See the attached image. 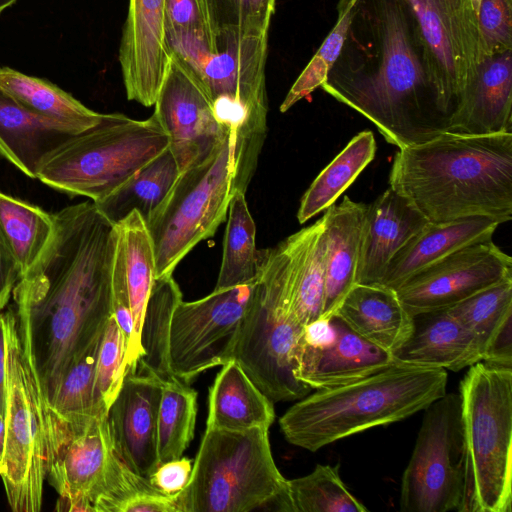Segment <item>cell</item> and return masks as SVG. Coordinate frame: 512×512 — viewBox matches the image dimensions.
Instances as JSON below:
<instances>
[{"mask_svg": "<svg viewBox=\"0 0 512 512\" xmlns=\"http://www.w3.org/2000/svg\"><path fill=\"white\" fill-rule=\"evenodd\" d=\"M424 417L400 484L402 512H461L465 444L459 393L446 392Z\"/></svg>", "mask_w": 512, "mask_h": 512, "instance_id": "obj_11", "label": "cell"}, {"mask_svg": "<svg viewBox=\"0 0 512 512\" xmlns=\"http://www.w3.org/2000/svg\"><path fill=\"white\" fill-rule=\"evenodd\" d=\"M5 448V415L0 413V463L3 458Z\"/></svg>", "mask_w": 512, "mask_h": 512, "instance_id": "obj_52", "label": "cell"}, {"mask_svg": "<svg viewBox=\"0 0 512 512\" xmlns=\"http://www.w3.org/2000/svg\"><path fill=\"white\" fill-rule=\"evenodd\" d=\"M231 130L214 155L180 173L155 214L146 222L156 262V278L173 275L181 260L212 237L226 219L231 199L246 192L257 166Z\"/></svg>", "mask_w": 512, "mask_h": 512, "instance_id": "obj_6", "label": "cell"}, {"mask_svg": "<svg viewBox=\"0 0 512 512\" xmlns=\"http://www.w3.org/2000/svg\"><path fill=\"white\" fill-rule=\"evenodd\" d=\"M51 414L13 309L7 311L5 448L0 477L15 512H38L48 473Z\"/></svg>", "mask_w": 512, "mask_h": 512, "instance_id": "obj_9", "label": "cell"}, {"mask_svg": "<svg viewBox=\"0 0 512 512\" xmlns=\"http://www.w3.org/2000/svg\"><path fill=\"white\" fill-rule=\"evenodd\" d=\"M0 88L33 113L77 133L100 124L107 117L89 109L51 82L9 67L0 68Z\"/></svg>", "mask_w": 512, "mask_h": 512, "instance_id": "obj_32", "label": "cell"}, {"mask_svg": "<svg viewBox=\"0 0 512 512\" xmlns=\"http://www.w3.org/2000/svg\"><path fill=\"white\" fill-rule=\"evenodd\" d=\"M427 223L426 218L391 187L367 205L356 284L378 285L391 259Z\"/></svg>", "mask_w": 512, "mask_h": 512, "instance_id": "obj_21", "label": "cell"}, {"mask_svg": "<svg viewBox=\"0 0 512 512\" xmlns=\"http://www.w3.org/2000/svg\"><path fill=\"white\" fill-rule=\"evenodd\" d=\"M73 129L39 116L0 88V155L26 176L37 179L45 159Z\"/></svg>", "mask_w": 512, "mask_h": 512, "instance_id": "obj_27", "label": "cell"}, {"mask_svg": "<svg viewBox=\"0 0 512 512\" xmlns=\"http://www.w3.org/2000/svg\"><path fill=\"white\" fill-rule=\"evenodd\" d=\"M481 361L512 369V319L508 320L491 340Z\"/></svg>", "mask_w": 512, "mask_h": 512, "instance_id": "obj_49", "label": "cell"}, {"mask_svg": "<svg viewBox=\"0 0 512 512\" xmlns=\"http://www.w3.org/2000/svg\"><path fill=\"white\" fill-rule=\"evenodd\" d=\"M179 175L176 160L166 148L113 193L94 204L114 225L132 211H137L146 223L166 199Z\"/></svg>", "mask_w": 512, "mask_h": 512, "instance_id": "obj_31", "label": "cell"}, {"mask_svg": "<svg viewBox=\"0 0 512 512\" xmlns=\"http://www.w3.org/2000/svg\"><path fill=\"white\" fill-rule=\"evenodd\" d=\"M429 55L441 106L449 123L482 61L479 0H405Z\"/></svg>", "mask_w": 512, "mask_h": 512, "instance_id": "obj_15", "label": "cell"}, {"mask_svg": "<svg viewBox=\"0 0 512 512\" xmlns=\"http://www.w3.org/2000/svg\"><path fill=\"white\" fill-rule=\"evenodd\" d=\"M268 34L219 35L217 51L192 71L220 124L260 156L267 136Z\"/></svg>", "mask_w": 512, "mask_h": 512, "instance_id": "obj_10", "label": "cell"}, {"mask_svg": "<svg viewBox=\"0 0 512 512\" xmlns=\"http://www.w3.org/2000/svg\"><path fill=\"white\" fill-rule=\"evenodd\" d=\"M154 106L180 173L214 155L233 130L220 124L197 77L173 53Z\"/></svg>", "mask_w": 512, "mask_h": 512, "instance_id": "obj_18", "label": "cell"}, {"mask_svg": "<svg viewBox=\"0 0 512 512\" xmlns=\"http://www.w3.org/2000/svg\"><path fill=\"white\" fill-rule=\"evenodd\" d=\"M458 393L465 444L461 512H511L512 369L479 361Z\"/></svg>", "mask_w": 512, "mask_h": 512, "instance_id": "obj_7", "label": "cell"}, {"mask_svg": "<svg viewBox=\"0 0 512 512\" xmlns=\"http://www.w3.org/2000/svg\"><path fill=\"white\" fill-rule=\"evenodd\" d=\"M53 218L50 240L12 292L47 405L113 314L116 248L115 225L92 201L67 206Z\"/></svg>", "mask_w": 512, "mask_h": 512, "instance_id": "obj_1", "label": "cell"}, {"mask_svg": "<svg viewBox=\"0 0 512 512\" xmlns=\"http://www.w3.org/2000/svg\"><path fill=\"white\" fill-rule=\"evenodd\" d=\"M192 460L180 457L159 463L153 473L148 477L150 483L167 496L179 495L188 485Z\"/></svg>", "mask_w": 512, "mask_h": 512, "instance_id": "obj_47", "label": "cell"}, {"mask_svg": "<svg viewBox=\"0 0 512 512\" xmlns=\"http://www.w3.org/2000/svg\"><path fill=\"white\" fill-rule=\"evenodd\" d=\"M197 392L178 379L165 382L157 421L159 463L180 458L194 436Z\"/></svg>", "mask_w": 512, "mask_h": 512, "instance_id": "obj_38", "label": "cell"}, {"mask_svg": "<svg viewBox=\"0 0 512 512\" xmlns=\"http://www.w3.org/2000/svg\"><path fill=\"white\" fill-rule=\"evenodd\" d=\"M483 57L512 49V0H479Z\"/></svg>", "mask_w": 512, "mask_h": 512, "instance_id": "obj_46", "label": "cell"}, {"mask_svg": "<svg viewBox=\"0 0 512 512\" xmlns=\"http://www.w3.org/2000/svg\"><path fill=\"white\" fill-rule=\"evenodd\" d=\"M366 206L344 196L340 204H333L324 211L325 289L321 319L334 317L340 303L356 284Z\"/></svg>", "mask_w": 512, "mask_h": 512, "instance_id": "obj_26", "label": "cell"}, {"mask_svg": "<svg viewBox=\"0 0 512 512\" xmlns=\"http://www.w3.org/2000/svg\"><path fill=\"white\" fill-rule=\"evenodd\" d=\"M389 187L428 222L488 217L512 219V132L465 135L444 132L400 148Z\"/></svg>", "mask_w": 512, "mask_h": 512, "instance_id": "obj_3", "label": "cell"}, {"mask_svg": "<svg viewBox=\"0 0 512 512\" xmlns=\"http://www.w3.org/2000/svg\"><path fill=\"white\" fill-rule=\"evenodd\" d=\"M162 386L152 374L126 372L107 415L118 455L132 471L147 478L159 464L157 421Z\"/></svg>", "mask_w": 512, "mask_h": 512, "instance_id": "obj_20", "label": "cell"}, {"mask_svg": "<svg viewBox=\"0 0 512 512\" xmlns=\"http://www.w3.org/2000/svg\"><path fill=\"white\" fill-rule=\"evenodd\" d=\"M325 217L259 250L253 291L276 318L305 326L321 317L325 289Z\"/></svg>", "mask_w": 512, "mask_h": 512, "instance_id": "obj_13", "label": "cell"}, {"mask_svg": "<svg viewBox=\"0 0 512 512\" xmlns=\"http://www.w3.org/2000/svg\"><path fill=\"white\" fill-rule=\"evenodd\" d=\"M178 496L163 494L124 462L99 512H179Z\"/></svg>", "mask_w": 512, "mask_h": 512, "instance_id": "obj_43", "label": "cell"}, {"mask_svg": "<svg viewBox=\"0 0 512 512\" xmlns=\"http://www.w3.org/2000/svg\"><path fill=\"white\" fill-rule=\"evenodd\" d=\"M302 328L272 315L254 293L252 284L232 360L272 401L299 400L312 390L294 374Z\"/></svg>", "mask_w": 512, "mask_h": 512, "instance_id": "obj_16", "label": "cell"}, {"mask_svg": "<svg viewBox=\"0 0 512 512\" xmlns=\"http://www.w3.org/2000/svg\"><path fill=\"white\" fill-rule=\"evenodd\" d=\"M275 419L273 401L234 360L222 365L209 389L207 427L223 430L267 428Z\"/></svg>", "mask_w": 512, "mask_h": 512, "instance_id": "obj_30", "label": "cell"}, {"mask_svg": "<svg viewBox=\"0 0 512 512\" xmlns=\"http://www.w3.org/2000/svg\"><path fill=\"white\" fill-rule=\"evenodd\" d=\"M19 278V268L0 242V311L8 304Z\"/></svg>", "mask_w": 512, "mask_h": 512, "instance_id": "obj_50", "label": "cell"}, {"mask_svg": "<svg viewBox=\"0 0 512 512\" xmlns=\"http://www.w3.org/2000/svg\"><path fill=\"white\" fill-rule=\"evenodd\" d=\"M404 148L448 132L418 21L405 0H357L341 52L320 86Z\"/></svg>", "mask_w": 512, "mask_h": 512, "instance_id": "obj_2", "label": "cell"}, {"mask_svg": "<svg viewBox=\"0 0 512 512\" xmlns=\"http://www.w3.org/2000/svg\"><path fill=\"white\" fill-rule=\"evenodd\" d=\"M101 337L66 371L48 403L51 413L70 424L108 413L95 398V367Z\"/></svg>", "mask_w": 512, "mask_h": 512, "instance_id": "obj_39", "label": "cell"}, {"mask_svg": "<svg viewBox=\"0 0 512 512\" xmlns=\"http://www.w3.org/2000/svg\"><path fill=\"white\" fill-rule=\"evenodd\" d=\"M294 512H366L368 509L348 490L339 465L317 464L309 474L288 480Z\"/></svg>", "mask_w": 512, "mask_h": 512, "instance_id": "obj_40", "label": "cell"}, {"mask_svg": "<svg viewBox=\"0 0 512 512\" xmlns=\"http://www.w3.org/2000/svg\"><path fill=\"white\" fill-rule=\"evenodd\" d=\"M245 193L238 190L229 204L222 262L215 289L251 285L259 273L256 226Z\"/></svg>", "mask_w": 512, "mask_h": 512, "instance_id": "obj_36", "label": "cell"}, {"mask_svg": "<svg viewBox=\"0 0 512 512\" xmlns=\"http://www.w3.org/2000/svg\"><path fill=\"white\" fill-rule=\"evenodd\" d=\"M104 412L86 422H58L47 438L50 484L59 497L55 510L98 512L123 460Z\"/></svg>", "mask_w": 512, "mask_h": 512, "instance_id": "obj_12", "label": "cell"}, {"mask_svg": "<svg viewBox=\"0 0 512 512\" xmlns=\"http://www.w3.org/2000/svg\"><path fill=\"white\" fill-rule=\"evenodd\" d=\"M6 327L7 311L0 312V413L6 409Z\"/></svg>", "mask_w": 512, "mask_h": 512, "instance_id": "obj_51", "label": "cell"}, {"mask_svg": "<svg viewBox=\"0 0 512 512\" xmlns=\"http://www.w3.org/2000/svg\"><path fill=\"white\" fill-rule=\"evenodd\" d=\"M126 345L112 314L101 337L95 367V398L107 411L115 400L126 374Z\"/></svg>", "mask_w": 512, "mask_h": 512, "instance_id": "obj_45", "label": "cell"}, {"mask_svg": "<svg viewBox=\"0 0 512 512\" xmlns=\"http://www.w3.org/2000/svg\"><path fill=\"white\" fill-rule=\"evenodd\" d=\"M334 317L391 354L405 342L413 326V316L404 308L396 291L380 285L355 284Z\"/></svg>", "mask_w": 512, "mask_h": 512, "instance_id": "obj_28", "label": "cell"}, {"mask_svg": "<svg viewBox=\"0 0 512 512\" xmlns=\"http://www.w3.org/2000/svg\"><path fill=\"white\" fill-rule=\"evenodd\" d=\"M288 480L273 459L269 429L206 428L179 512H294Z\"/></svg>", "mask_w": 512, "mask_h": 512, "instance_id": "obj_5", "label": "cell"}, {"mask_svg": "<svg viewBox=\"0 0 512 512\" xmlns=\"http://www.w3.org/2000/svg\"><path fill=\"white\" fill-rule=\"evenodd\" d=\"M54 230L53 214L0 191V242L23 275L39 258Z\"/></svg>", "mask_w": 512, "mask_h": 512, "instance_id": "obj_35", "label": "cell"}, {"mask_svg": "<svg viewBox=\"0 0 512 512\" xmlns=\"http://www.w3.org/2000/svg\"><path fill=\"white\" fill-rule=\"evenodd\" d=\"M356 1L339 0L337 4L338 19L335 26L291 86L280 105L281 112L288 111L298 101L309 96L319 88L325 81L328 72L341 52Z\"/></svg>", "mask_w": 512, "mask_h": 512, "instance_id": "obj_42", "label": "cell"}, {"mask_svg": "<svg viewBox=\"0 0 512 512\" xmlns=\"http://www.w3.org/2000/svg\"><path fill=\"white\" fill-rule=\"evenodd\" d=\"M219 35L268 34L276 0H206Z\"/></svg>", "mask_w": 512, "mask_h": 512, "instance_id": "obj_44", "label": "cell"}, {"mask_svg": "<svg viewBox=\"0 0 512 512\" xmlns=\"http://www.w3.org/2000/svg\"><path fill=\"white\" fill-rule=\"evenodd\" d=\"M115 231L116 253L123 266L134 321L133 340L125 357L127 372L135 367L141 356L140 331L156 280V262L150 233L137 211L115 224Z\"/></svg>", "mask_w": 512, "mask_h": 512, "instance_id": "obj_29", "label": "cell"}, {"mask_svg": "<svg viewBox=\"0 0 512 512\" xmlns=\"http://www.w3.org/2000/svg\"><path fill=\"white\" fill-rule=\"evenodd\" d=\"M512 277V258L491 240L467 245L407 279L395 291L412 316L448 309Z\"/></svg>", "mask_w": 512, "mask_h": 512, "instance_id": "obj_17", "label": "cell"}, {"mask_svg": "<svg viewBox=\"0 0 512 512\" xmlns=\"http://www.w3.org/2000/svg\"><path fill=\"white\" fill-rule=\"evenodd\" d=\"M444 369L394 362L356 382L299 399L279 419L286 440L315 452L367 429L404 420L446 392Z\"/></svg>", "mask_w": 512, "mask_h": 512, "instance_id": "obj_4", "label": "cell"}, {"mask_svg": "<svg viewBox=\"0 0 512 512\" xmlns=\"http://www.w3.org/2000/svg\"><path fill=\"white\" fill-rule=\"evenodd\" d=\"M251 285L214 289L204 298L176 306L169 336V366L189 384L202 372L232 360Z\"/></svg>", "mask_w": 512, "mask_h": 512, "instance_id": "obj_14", "label": "cell"}, {"mask_svg": "<svg viewBox=\"0 0 512 512\" xmlns=\"http://www.w3.org/2000/svg\"><path fill=\"white\" fill-rule=\"evenodd\" d=\"M375 153L376 140L371 131L354 136L304 193L297 213L298 222L304 224L335 204L374 159Z\"/></svg>", "mask_w": 512, "mask_h": 512, "instance_id": "obj_34", "label": "cell"}, {"mask_svg": "<svg viewBox=\"0 0 512 512\" xmlns=\"http://www.w3.org/2000/svg\"><path fill=\"white\" fill-rule=\"evenodd\" d=\"M17 0H0V13L12 6Z\"/></svg>", "mask_w": 512, "mask_h": 512, "instance_id": "obj_53", "label": "cell"}, {"mask_svg": "<svg viewBox=\"0 0 512 512\" xmlns=\"http://www.w3.org/2000/svg\"><path fill=\"white\" fill-rule=\"evenodd\" d=\"M180 301L182 293L173 275L156 278L140 331L141 356L129 371L152 374L162 383L177 379L169 366V336L172 315Z\"/></svg>", "mask_w": 512, "mask_h": 512, "instance_id": "obj_33", "label": "cell"}, {"mask_svg": "<svg viewBox=\"0 0 512 512\" xmlns=\"http://www.w3.org/2000/svg\"><path fill=\"white\" fill-rule=\"evenodd\" d=\"M168 135L154 114L135 120L107 114L100 124L74 134L41 165L47 186L98 203L168 148Z\"/></svg>", "mask_w": 512, "mask_h": 512, "instance_id": "obj_8", "label": "cell"}, {"mask_svg": "<svg viewBox=\"0 0 512 512\" xmlns=\"http://www.w3.org/2000/svg\"><path fill=\"white\" fill-rule=\"evenodd\" d=\"M336 341L324 349L297 344L295 377L311 389H328L361 380L395 361L392 354L355 334L337 317ZM299 341V340H298Z\"/></svg>", "mask_w": 512, "mask_h": 512, "instance_id": "obj_22", "label": "cell"}, {"mask_svg": "<svg viewBox=\"0 0 512 512\" xmlns=\"http://www.w3.org/2000/svg\"><path fill=\"white\" fill-rule=\"evenodd\" d=\"M395 362L458 372L481 361L472 334L447 310L413 316L405 342L392 353Z\"/></svg>", "mask_w": 512, "mask_h": 512, "instance_id": "obj_24", "label": "cell"}, {"mask_svg": "<svg viewBox=\"0 0 512 512\" xmlns=\"http://www.w3.org/2000/svg\"><path fill=\"white\" fill-rule=\"evenodd\" d=\"M447 310L472 334L483 356L494 336L512 319V277Z\"/></svg>", "mask_w": 512, "mask_h": 512, "instance_id": "obj_41", "label": "cell"}, {"mask_svg": "<svg viewBox=\"0 0 512 512\" xmlns=\"http://www.w3.org/2000/svg\"><path fill=\"white\" fill-rule=\"evenodd\" d=\"M499 225L481 216L428 222L391 259L378 285L396 290L414 274L456 250L491 240Z\"/></svg>", "mask_w": 512, "mask_h": 512, "instance_id": "obj_25", "label": "cell"}, {"mask_svg": "<svg viewBox=\"0 0 512 512\" xmlns=\"http://www.w3.org/2000/svg\"><path fill=\"white\" fill-rule=\"evenodd\" d=\"M338 336L334 318L315 320L303 326L299 345L312 349H324L332 345Z\"/></svg>", "mask_w": 512, "mask_h": 512, "instance_id": "obj_48", "label": "cell"}, {"mask_svg": "<svg viewBox=\"0 0 512 512\" xmlns=\"http://www.w3.org/2000/svg\"><path fill=\"white\" fill-rule=\"evenodd\" d=\"M166 36L171 53L191 70L217 51L218 33L206 0H166Z\"/></svg>", "mask_w": 512, "mask_h": 512, "instance_id": "obj_37", "label": "cell"}, {"mask_svg": "<svg viewBox=\"0 0 512 512\" xmlns=\"http://www.w3.org/2000/svg\"><path fill=\"white\" fill-rule=\"evenodd\" d=\"M448 132H512V49L482 59L450 120Z\"/></svg>", "mask_w": 512, "mask_h": 512, "instance_id": "obj_23", "label": "cell"}, {"mask_svg": "<svg viewBox=\"0 0 512 512\" xmlns=\"http://www.w3.org/2000/svg\"><path fill=\"white\" fill-rule=\"evenodd\" d=\"M166 0H129L119 63L127 98L155 104L172 53L166 36Z\"/></svg>", "mask_w": 512, "mask_h": 512, "instance_id": "obj_19", "label": "cell"}]
</instances>
